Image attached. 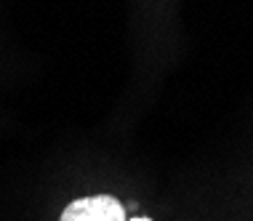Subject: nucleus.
I'll return each instance as SVG.
<instances>
[{"instance_id": "nucleus-1", "label": "nucleus", "mask_w": 253, "mask_h": 221, "mask_svg": "<svg viewBox=\"0 0 253 221\" xmlns=\"http://www.w3.org/2000/svg\"><path fill=\"white\" fill-rule=\"evenodd\" d=\"M59 221H128L126 208L109 195L80 197L70 203Z\"/></svg>"}, {"instance_id": "nucleus-2", "label": "nucleus", "mask_w": 253, "mask_h": 221, "mask_svg": "<svg viewBox=\"0 0 253 221\" xmlns=\"http://www.w3.org/2000/svg\"><path fill=\"white\" fill-rule=\"evenodd\" d=\"M128 221H149V219H144V216H136V219H128Z\"/></svg>"}]
</instances>
